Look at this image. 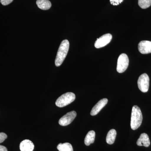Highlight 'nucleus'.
I'll use <instances>...</instances> for the list:
<instances>
[{
    "label": "nucleus",
    "instance_id": "nucleus-4",
    "mask_svg": "<svg viewBox=\"0 0 151 151\" xmlns=\"http://www.w3.org/2000/svg\"><path fill=\"white\" fill-rule=\"evenodd\" d=\"M129 64V59L127 54L122 53L120 55L117 62V71L122 73L126 71Z\"/></svg>",
    "mask_w": 151,
    "mask_h": 151
},
{
    "label": "nucleus",
    "instance_id": "nucleus-16",
    "mask_svg": "<svg viewBox=\"0 0 151 151\" xmlns=\"http://www.w3.org/2000/svg\"><path fill=\"white\" fill-rule=\"evenodd\" d=\"M138 4L141 8H148L151 6V0H139Z\"/></svg>",
    "mask_w": 151,
    "mask_h": 151
},
{
    "label": "nucleus",
    "instance_id": "nucleus-8",
    "mask_svg": "<svg viewBox=\"0 0 151 151\" xmlns=\"http://www.w3.org/2000/svg\"><path fill=\"white\" fill-rule=\"evenodd\" d=\"M138 49L139 51L143 54L151 53V41H142L138 45Z\"/></svg>",
    "mask_w": 151,
    "mask_h": 151
},
{
    "label": "nucleus",
    "instance_id": "nucleus-14",
    "mask_svg": "<svg viewBox=\"0 0 151 151\" xmlns=\"http://www.w3.org/2000/svg\"><path fill=\"white\" fill-rule=\"evenodd\" d=\"M116 131L114 129H112L109 131L107 134L106 137V140L107 143L109 145H112L115 142L116 139Z\"/></svg>",
    "mask_w": 151,
    "mask_h": 151
},
{
    "label": "nucleus",
    "instance_id": "nucleus-18",
    "mask_svg": "<svg viewBox=\"0 0 151 151\" xmlns=\"http://www.w3.org/2000/svg\"><path fill=\"white\" fill-rule=\"evenodd\" d=\"M7 138V136L5 133H0V143L3 142Z\"/></svg>",
    "mask_w": 151,
    "mask_h": 151
},
{
    "label": "nucleus",
    "instance_id": "nucleus-6",
    "mask_svg": "<svg viewBox=\"0 0 151 151\" xmlns=\"http://www.w3.org/2000/svg\"><path fill=\"white\" fill-rule=\"evenodd\" d=\"M76 115L77 114L75 111L68 112L60 119L59 124L60 126H68L73 122L76 117Z\"/></svg>",
    "mask_w": 151,
    "mask_h": 151
},
{
    "label": "nucleus",
    "instance_id": "nucleus-2",
    "mask_svg": "<svg viewBox=\"0 0 151 151\" xmlns=\"http://www.w3.org/2000/svg\"><path fill=\"white\" fill-rule=\"evenodd\" d=\"M142 120V114L140 108L137 105L133 106L131 120V127L132 129L137 130L140 127Z\"/></svg>",
    "mask_w": 151,
    "mask_h": 151
},
{
    "label": "nucleus",
    "instance_id": "nucleus-11",
    "mask_svg": "<svg viewBox=\"0 0 151 151\" xmlns=\"http://www.w3.org/2000/svg\"><path fill=\"white\" fill-rule=\"evenodd\" d=\"M137 144L139 146H144L146 147H149L150 145L149 136L145 133L141 134L139 138L137 141Z\"/></svg>",
    "mask_w": 151,
    "mask_h": 151
},
{
    "label": "nucleus",
    "instance_id": "nucleus-13",
    "mask_svg": "<svg viewBox=\"0 0 151 151\" xmlns=\"http://www.w3.org/2000/svg\"><path fill=\"white\" fill-rule=\"evenodd\" d=\"M95 133L94 131H90L86 134L84 139V143L86 146L90 145L94 143L95 140Z\"/></svg>",
    "mask_w": 151,
    "mask_h": 151
},
{
    "label": "nucleus",
    "instance_id": "nucleus-20",
    "mask_svg": "<svg viewBox=\"0 0 151 151\" xmlns=\"http://www.w3.org/2000/svg\"><path fill=\"white\" fill-rule=\"evenodd\" d=\"M0 151H8V150L4 146L0 145Z\"/></svg>",
    "mask_w": 151,
    "mask_h": 151
},
{
    "label": "nucleus",
    "instance_id": "nucleus-9",
    "mask_svg": "<svg viewBox=\"0 0 151 151\" xmlns=\"http://www.w3.org/2000/svg\"><path fill=\"white\" fill-rule=\"evenodd\" d=\"M108 102L107 98H103L100 100L92 108L90 114L91 116H94L97 115L101 110L106 105Z\"/></svg>",
    "mask_w": 151,
    "mask_h": 151
},
{
    "label": "nucleus",
    "instance_id": "nucleus-3",
    "mask_svg": "<svg viewBox=\"0 0 151 151\" xmlns=\"http://www.w3.org/2000/svg\"><path fill=\"white\" fill-rule=\"evenodd\" d=\"M76 96L72 92H67L58 97L55 102V105L59 108L65 107L72 103L75 100Z\"/></svg>",
    "mask_w": 151,
    "mask_h": 151
},
{
    "label": "nucleus",
    "instance_id": "nucleus-17",
    "mask_svg": "<svg viewBox=\"0 0 151 151\" xmlns=\"http://www.w3.org/2000/svg\"><path fill=\"white\" fill-rule=\"evenodd\" d=\"M124 0H110L111 4L113 6H118L123 2Z\"/></svg>",
    "mask_w": 151,
    "mask_h": 151
},
{
    "label": "nucleus",
    "instance_id": "nucleus-19",
    "mask_svg": "<svg viewBox=\"0 0 151 151\" xmlns=\"http://www.w3.org/2000/svg\"><path fill=\"white\" fill-rule=\"evenodd\" d=\"M13 0H1V3L3 5L6 6L9 4Z\"/></svg>",
    "mask_w": 151,
    "mask_h": 151
},
{
    "label": "nucleus",
    "instance_id": "nucleus-1",
    "mask_svg": "<svg viewBox=\"0 0 151 151\" xmlns=\"http://www.w3.org/2000/svg\"><path fill=\"white\" fill-rule=\"evenodd\" d=\"M69 48V41L67 40L63 41L58 50L55 60V65L60 66L65 60Z\"/></svg>",
    "mask_w": 151,
    "mask_h": 151
},
{
    "label": "nucleus",
    "instance_id": "nucleus-12",
    "mask_svg": "<svg viewBox=\"0 0 151 151\" xmlns=\"http://www.w3.org/2000/svg\"><path fill=\"white\" fill-rule=\"evenodd\" d=\"M36 4L39 8L43 10L49 9L51 7V3L49 0H37Z\"/></svg>",
    "mask_w": 151,
    "mask_h": 151
},
{
    "label": "nucleus",
    "instance_id": "nucleus-10",
    "mask_svg": "<svg viewBox=\"0 0 151 151\" xmlns=\"http://www.w3.org/2000/svg\"><path fill=\"white\" fill-rule=\"evenodd\" d=\"M20 150L21 151H33L34 145L29 140L26 139L22 141L20 144Z\"/></svg>",
    "mask_w": 151,
    "mask_h": 151
},
{
    "label": "nucleus",
    "instance_id": "nucleus-7",
    "mask_svg": "<svg viewBox=\"0 0 151 151\" xmlns=\"http://www.w3.org/2000/svg\"><path fill=\"white\" fill-rule=\"evenodd\" d=\"M112 39V35L111 34H106L97 39L94 43L96 48H100L106 46L111 42Z\"/></svg>",
    "mask_w": 151,
    "mask_h": 151
},
{
    "label": "nucleus",
    "instance_id": "nucleus-15",
    "mask_svg": "<svg viewBox=\"0 0 151 151\" xmlns=\"http://www.w3.org/2000/svg\"><path fill=\"white\" fill-rule=\"evenodd\" d=\"M57 148L59 151H73L72 146L69 143H60Z\"/></svg>",
    "mask_w": 151,
    "mask_h": 151
},
{
    "label": "nucleus",
    "instance_id": "nucleus-5",
    "mask_svg": "<svg viewBox=\"0 0 151 151\" xmlns=\"http://www.w3.org/2000/svg\"><path fill=\"white\" fill-rule=\"evenodd\" d=\"M138 86L139 89L143 92L148 91L150 86V78L147 73H143L139 77L138 80Z\"/></svg>",
    "mask_w": 151,
    "mask_h": 151
}]
</instances>
